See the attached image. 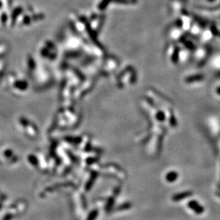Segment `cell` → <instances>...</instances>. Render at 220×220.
Instances as JSON below:
<instances>
[{
    "instance_id": "cell-6",
    "label": "cell",
    "mask_w": 220,
    "mask_h": 220,
    "mask_svg": "<svg viewBox=\"0 0 220 220\" xmlns=\"http://www.w3.org/2000/svg\"><path fill=\"white\" fill-rule=\"evenodd\" d=\"M97 215H98V213H97V212H93L92 215H91L92 216H91V218H89L88 220H94L95 219V218L96 217Z\"/></svg>"
},
{
    "instance_id": "cell-5",
    "label": "cell",
    "mask_w": 220,
    "mask_h": 220,
    "mask_svg": "<svg viewBox=\"0 0 220 220\" xmlns=\"http://www.w3.org/2000/svg\"><path fill=\"white\" fill-rule=\"evenodd\" d=\"M156 118H157L158 120H159L160 122L164 121L165 120V116H164V113L162 111L158 112L157 115H156Z\"/></svg>"
},
{
    "instance_id": "cell-3",
    "label": "cell",
    "mask_w": 220,
    "mask_h": 220,
    "mask_svg": "<svg viewBox=\"0 0 220 220\" xmlns=\"http://www.w3.org/2000/svg\"><path fill=\"white\" fill-rule=\"evenodd\" d=\"M178 178V173L177 172H170L166 175V180L169 182H174Z\"/></svg>"
},
{
    "instance_id": "cell-2",
    "label": "cell",
    "mask_w": 220,
    "mask_h": 220,
    "mask_svg": "<svg viewBox=\"0 0 220 220\" xmlns=\"http://www.w3.org/2000/svg\"><path fill=\"white\" fill-rule=\"evenodd\" d=\"M192 195V193L191 192H182V193H178L176 194L175 195H173V197H172V200L175 202H178L180 201V200L185 199V198H187L188 197H190Z\"/></svg>"
},
{
    "instance_id": "cell-1",
    "label": "cell",
    "mask_w": 220,
    "mask_h": 220,
    "mask_svg": "<svg viewBox=\"0 0 220 220\" xmlns=\"http://www.w3.org/2000/svg\"><path fill=\"white\" fill-rule=\"evenodd\" d=\"M188 207H189L192 210H193L196 214L200 215V214L203 213L205 209L204 208L199 205V202H197L195 200H191L188 202Z\"/></svg>"
},
{
    "instance_id": "cell-7",
    "label": "cell",
    "mask_w": 220,
    "mask_h": 220,
    "mask_svg": "<svg viewBox=\"0 0 220 220\" xmlns=\"http://www.w3.org/2000/svg\"><path fill=\"white\" fill-rule=\"evenodd\" d=\"M217 195H218V196H219V197H220V192H219V193H218V194H217Z\"/></svg>"
},
{
    "instance_id": "cell-4",
    "label": "cell",
    "mask_w": 220,
    "mask_h": 220,
    "mask_svg": "<svg viewBox=\"0 0 220 220\" xmlns=\"http://www.w3.org/2000/svg\"><path fill=\"white\" fill-rule=\"evenodd\" d=\"M131 204L130 203H125V204H123V205H120L119 207H118V208H117V210H118V211H123V210H126V209H128L129 208L131 207Z\"/></svg>"
}]
</instances>
